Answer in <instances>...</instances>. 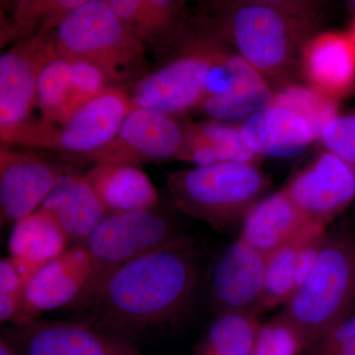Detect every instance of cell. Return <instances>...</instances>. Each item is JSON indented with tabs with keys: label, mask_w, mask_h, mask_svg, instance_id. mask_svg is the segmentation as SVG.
I'll return each mask as SVG.
<instances>
[{
	"label": "cell",
	"mask_w": 355,
	"mask_h": 355,
	"mask_svg": "<svg viewBox=\"0 0 355 355\" xmlns=\"http://www.w3.org/2000/svg\"><path fill=\"white\" fill-rule=\"evenodd\" d=\"M193 237H183L116 270L83 312L85 321L127 338L177 323L197 294L200 268Z\"/></svg>",
	"instance_id": "6da1fadb"
},
{
	"label": "cell",
	"mask_w": 355,
	"mask_h": 355,
	"mask_svg": "<svg viewBox=\"0 0 355 355\" xmlns=\"http://www.w3.org/2000/svg\"><path fill=\"white\" fill-rule=\"evenodd\" d=\"M323 1L238 0L217 4L216 21L231 46L275 91L294 83L301 51L323 22Z\"/></svg>",
	"instance_id": "7a4b0ae2"
},
{
	"label": "cell",
	"mask_w": 355,
	"mask_h": 355,
	"mask_svg": "<svg viewBox=\"0 0 355 355\" xmlns=\"http://www.w3.org/2000/svg\"><path fill=\"white\" fill-rule=\"evenodd\" d=\"M355 313V233L327 232L316 266L280 314L300 331L307 350Z\"/></svg>",
	"instance_id": "3957f363"
},
{
	"label": "cell",
	"mask_w": 355,
	"mask_h": 355,
	"mask_svg": "<svg viewBox=\"0 0 355 355\" xmlns=\"http://www.w3.org/2000/svg\"><path fill=\"white\" fill-rule=\"evenodd\" d=\"M270 179L258 166L225 162L172 173L167 187L175 205L187 216L217 230L241 222L265 197Z\"/></svg>",
	"instance_id": "277c9868"
},
{
	"label": "cell",
	"mask_w": 355,
	"mask_h": 355,
	"mask_svg": "<svg viewBox=\"0 0 355 355\" xmlns=\"http://www.w3.org/2000/svg\"><path fill=\"white\" fill-rule=\"evenodd\" d=\"M55 40L60 55L96 65L110 83L130 80L146 62V44L108 0H84L58 26Z\"/></svg>",
	"instance_id": "5b68a950"
},
{
	"label": "cell",
	"mask_w": 355,
	"mask_h": 355,
	"mask_svg": "<svg viewBox=\"0 0 355 355\" xmlns=\"http://www.w3.org/2000/svg\"><path fill=\"white\" fill-rule=\"evenodd\" d=\"M182 28L176 58L140 79L132 95V108H146L176 116L198 109L205 99L210 67L229 42L216 21L202 30Z\"/></svg>",
	"instance_id": "8992f818"
},
{
	"label": "cell",
	"mask_w": 355,
	"mask_h": 355,
	"mask_svg": "<svg viewBox=\"0 0 355 355\" xmlns=\"http://www.w3.org/2000/svg\"><path fill=\"white\" fill-rule=\"evenodd\" d=\"M175 222L155 209L109 214L83 243L92 270L72 307L84 311L116 270L183 237Z\"/></svg>",
	"instance_id": "52a82bcc"
},
{
	"label": "cell",
	"mask_w": 355,
	"mask_h": 355,
	"mask_svg": "<svg viewBox=\"0 0 355 355\" xmlns=\"http://www.w3.org/2000/svg\"><path fill=\"white\" fill-rule=\"evenodd\" d=\"M130 110V96L111 86L62 123L53 125L43 120H28L0 135L1 144L85 156L99 150L116 137Z\"/></svg>",
	"instance_id": "ba28073f"
},
{
	"label": "cell",
	"mask_w": 355,
	"mask_h": 355,
	"mask_svg": "<svg viewBox=\"0 0 355 355\" xmlns=\"http://www.w3.org/2000/svg\"><path fill=\"white\" fill-rule=\"evenodd\" d=\"M58 53L55 33L22 40L0 58V135L29 120L42 70Z\"/></svg>",
	"instance_id": "9c48e42d"
},
{
	"label": "cell",
	"mask_w": 355,
	"mask_h": 355,
	"mask_svg": "<svg viewBox=\"0 0 355 355\" xmlns=\"http://www.w3.org/2000/svg\"><path fill=\"white\" fill-rule=\"evenodd\" d=\"M184 125L170 114L132 108L107 146L84 156L96 164L137 166L151 161L176 160L184 142Z\"/></svg>",
	"instance_id": "30bf717a"
},
{
	"label": "cell",
	"mask_w": 355,
	"mask_h": 355,
	"mask_svg": "<svg viewBox=\"0 0 355 355\" xmlns=\"http://www.w3.org/2000/svg\"><path fill=\"white\" fill-rule=\"evenodd\" d=\"M19 355H144L127 338L87 321H36L6 336Z\"/></svg>",
	"instance_id": "8fae6325"
},
{
	"label": "cell",
	"mask_w": 355,
	"mask_h": 355,
	"mask_svg": "<svg viewBox=\"0 0 355 355\" xmlns=\"http://www.w3.org/2000/svg\"><path fill=\"white\" fill-rule=\"evenodd\" d=\"M266 256L238 237L212 268L210 296L216 314H261Z\"/></svg>",
	"instance_id": "7c38bea8"
},
{
	"label": "cell",
	"mask_w": 355,
	"mask_h": 355,
	"mask_svg": "<svg viewBox=\"0 0 355 355\" xmlns=\"http://www.w3.org/2000/svg\"><path fill=\"white\" fill-rule=\"evenodd\" d=\"M284 189L307 216L329 223L354 202L355 166L324 150Z\"/></svg>",
	"instance_id": "4fadbf2b"
},
{
	"label": "cell",
	"mask_w": 355,
	"mask_h": 355,
	"mask_svg": "<svg viewBox=\"0 0 355 355\" xmlns=\"http://www.w3.org/2000/svg\"><path fill=\"white\" fill-rule=\"evenodd\" d=\"M64 173L32 153L0 148V214L2 223L30 216L42 207Z\"/></svg>",
	"instance_id": "5bb4252c"
},
{
	"label": "cell",
	"mask_w": 355,
	"mask_h": 355,
	"mask_svg": "<svg viewBox=\"0 0 355 355\" xmlns=\"http://www.w3.org/2000/svg\"><path fill=\"white\" fill-rule=\"evenodd\" d=\"M91 270L90 256L81 244L42 266L26 288L23 324L36 321L46 311L73 305L85 288Z\"/></svg>",
	"instance_id": "9a60e30c"
},
{
	"label": "cell",
	"mask_w": 355,
	"mask_h": 355,
	"mask_svg": "<svg viewBox=\"0 0 355 355\" xmlns=\"http://www.w3.org/2000/svg\"><path fill=\"white\" fill-rule=\"evenodd\" d=\"M299 71L306 86L340 101L355 88V46L349 34L317 33L305 44Z\"/></svg>",
	"instance_id": "2e32d148"
},
{
	"label": "cell",
	"mask_w": 355,
	"mask_h": 355,
	"mask_svg": "<svg viewBox=\"0 0 355 355\" xmlns=\"http://www.w3.org/2000/svg\"><path fill=\"white\" fill-rule=\"evenodd\" d=\"M240 127L248 146L261 158L295 157L316 140L303 116L273 105L252 114Z\"/></svg>",
	"instance_id": "e0dca14e"
},
{
	"label": "cell",
	"mask_w": 355,
	"mask_h": 355,
	"mask_svg": "<svg viewBox=\"0 0 355 355\" xmlns=\"http://www.w3.org/2000/svg\"><path fill=\"white\" fill-rule=\"evenodd\" d=\"M284 188L254 203L241 221L239 237L261 253L270 254L312 220Z\"/></svg>",
	"instance_id": "ac0fdd59"
},
{
	"label": "cell",
	"mask_w": 355,
	"mask_h": 355,
	"mask_svg": "<svg viewBox=\"0 0 355 355\" xmlns=\"http://www.w3.org/2000/svg\"><path fill=\"white\" fill-rule=\"evenodd\" d=\"M184 142L176 160L193 163L196 167L219 163H246L258 166L261 157L248 146L241 127L236 123L212 120L184 125Z\"/></svg>",
	"instance_id": "d6986e66"
},
{
	"label": "cell",
	"mask_w": 355,
	"mask_h": 355,
	"mask_svg": "<svg viewBox=\"0 0 355 355\" xmlns=\"http://www.w3.org/2000/svg\"><path fill=\"white\" fill-rule=\"evenodd\" d=\"M41 207L55 216L70 240L81 244L109 214L86 175L64 174Z\"/></svg>",
	"instance_id": "ffe728a7"
},
{
	"label": "cell",
	"mask_w": 355,
	"mask_h": 355,
	"mask_svg": "<svg viewBox=\"0 0 355 355\" xmlns=\"http://www.w3.org/2000/svg\"><path fill=\"white\" fill-rule=\"evenodd\" d=\"M109 214L155 209L158 193L137 166L97 164L86 174Z\"/></svg>",
	"instance_id": "44dd1931"
},
{
	"label": "cell",
	"mask_w": 355,
	"mask_h": 355,
	"mask_svg": "<svg viewBox=\"0 0 355 355\" xmlns=\"http://www.w3.org/2000/svg\"><path fill=\"white\" fill-rule=\"evenodd\" d=\"M70 238L55 216L40 207L14 223L8 240L11 258L39 270L67 250Z\"/></svg>",
	"instance_id": "7402d4cb"
},
{
	"label": "cell",
	"mask_w": 355,
	"mask_h": 355,
	"mask_svg": "<svg viewBox=\"0 0 355 355\" xmlns=\"http://www.w3.org/2000/svg\"><path fill=\"white\" fill-rule=\"evenodd\" d=\"M275 96V89L265 76L242 58L227 92L209 98L198 110L212 120L241 125L252 114L270 106Z\"/></svg>",
	"instance_id": "603a6c76"
},
{
	"label": "cell",
	"mask_w": 355,
	"mask_h": 355,
	"mask_svg": "<svg viewBox=\"0 0 355 355\" xmlns=\"http://www.w3.org/2000/svg\"><path fill=\"white\" fill-rule=\"evenodd\" d=\"M328 223L312 219L291 240L266 256L265 289L261 313L284 306L295 291L294 266L299 251L327 232Z\"/></svg>",
	"instance_id": "cb8c5ba5"
},
{
	"label": "cell",
	"mask_w": 355,
	"mask_h": 355,
	"mask_svg": "<svg viewBox=\"0 0 355 355\" xmlns=\"http://www.w3.org/2000/svg\"><path fill=\"white\" fill-rule=\"evenodd\" d=\"M116 14L146 43L176 36L184 6L177 0H108Z\"/></svg>",
	"instance_id": "d4e9b609"
},
{
	"label": "cell",
	"mask_w": 355,
	"mask_h": 355,
	"mask_svg": "<svg viewBox=\"0 0 355 355\" xmlns=\"http://www.w3.org/2000/svg\"><path fill=\"white\" fill-rule=\"evenodd\" d=\"M261 324L258 315L218 313L196 345L193 355H252Z\"/></svg>",
	"instance_id": "484cf974"
},
{
	"label": "cell",
	"mask_w": 355,
	"mask_h": 355,
	"mask_svg": "<svg viewBox=\"0 0 355 355\" xmlns=\"http://www.w3.org/2000/svg\"><path fill=\"white\" fill-rule=\"evenodd\" d=\"M272 105L291 109L303 116L312 128L316 140L321 139L327 125L340 114L338 101L297 83L275 91Z\"/></svg>",
	"instance_id": "4316f807"
},
{
	"label": "cell",
	"mask_w": 355,
	"mask_h": 355,
	"mask_svg": "<svg viewBox=\"0 0 355 355\" xmlns=\"http://www.w3.org/2000/svg\"><path fill=\"white\" fill-rule=\"evenodd\" d=\"M84 0H25L19 1L14 10V25H10L4 38L33 33L49 34L58 29L70 11L80 6ZM2 37V39H3Z\"/></svg>",
	"instance_id": "83f0119b"
},
{
	"label": "cell",
	"mask_w": 355,
	"mask_h": 355,
	"mask_svg": "<svg viewBox=\"0 0 355 355\" xmlns=\"http://www.w3.org/2000/svg\"><path fill=\"white\" fill-rule=\"evenodd\" d=\"M71 81V60L58 55L42 70L39 77L37 105L42 120L58 123L62 116Z\"/></svg>",
	"instance_id": "f1b7e54d"
},
{
	"label": "cell",
	"mask_w": 355,
	"mask_h": 355,
	"mask_svg": "<svg viewBox=\"0 0 355 355\" xmlns=\"http://www.w3.org/2000/svg\"><path fill=\"white\" fill-rule=\"evenodd\" d=\"M38 270L14 261L11 257L0 261V321L14 327L24 320L26 288Z\"/></svg>",
	"instance_id": "f546056e"
},
{
	"label": "cell",
	"mask_w": 355,
	"mask_h": 355,
	"mask_svg": "<svg viewBox=\"0 0 355 355\" xmlns=\"http://www.w3.org/2000/svg\"><path fill=\"white\" fill-rule=\"evenodd\" d=\"M109 87L111 86L108 77L99 67L85 60H71L69 97L58 123L67 120L79 109L99 97Z\"/></svg>",
	"instance_id": "4dcf8cb0"
},
{
	"label": "cell",
	"mask_w": 355,
	"mask_h": 355,
	"mask_svg": "<svg viewBox=\"0 0 355 355\" xmlns=\"http://www.w3.org/2000/svg\"><path fill=\"white\" fill-rule=\"evenodd\" d=\"M307 347L300 331L282 314L261 322L252 355H305Z\"/></svg>",
	"instance_id": "1f68e13d"
},
{
	"label": "cell",
	"mask_w": 355,
	"mask_h": 355,
	"mask_svg": "<svg viewBox=\"0 0 355 355\" xmlns=\"http://www.w3.org/2000/svg\"><path fill=\"white\" fill-rule=\"evenodd\" d=\"M320 141L326 150L355 166V110L331 121Z\"/></svg>",
	"instance_id": "d6a6232c"
},
{
	"label": "cell",
	"mask_w": 355,
	"mask_h": 355,
	"mask_svg": "<svg viewBox=\"0 0 355 355\" xmlns=\"http://www.w3.org/2000/svg\"><path fill=\"white\" fill-rule=\"evenodd\" d=\"M305 355H355V313L320 338Z\"/></svg>",
	"instance_id": "836d02e7"
},
{
	"label": "cell",
	"mask_w": 355,
	"mask_h": 355,
	"mask_svg": "<svg viewBox=\"0 0 355 355\" xmlns=\"http://www.w3.org/2000/svg\"><path fill=\"white\" fill-rule=\"evenodd\" d=\"M327 232L307 243L299 251L297 258H296L295 266H294L293 279L295 291L304 284L305 280L312 272L313 268L316 266L322 248H323L324 236H326Z\"/></svg>",
	"instance_id": "e575fe53"
},
{
	"label": "cell",
	"mask_w": 355,
	"mask_h": 355,
	"mask_svg": "<svg viewBox=\"0 0 355 355\" xmlns=\"http://www.w3.org/2000/svg\"><path fill=\"white\" fill-rule=\"evenodd\" d=\"M0 355H19L6 340V336H1L0 338Z\"/></svg>",
	"instance_id": "d590c367"
},
{
	"label": "cell",
	"mask_w": 355,
	"mask_h": 355,
	"mask_svg": "<svg viewBox=\"0 0 355 355\" xmlns=\"http://www.w3.org/2000/svg\"><path fill=\"white\" fill-rule=\"evenodd\" d=\"M350 38H352V42H354L355 46V19L354 23L352 25V29H350V32L349 33Z\"/></svg>",
	"instance_id": "8d00e7d4"
},
{
	"label": "cell",
	"mask_w": 355,
	"mask_h": 355,
	"mask_svg": "<svg viewBox=\"0 0 355 355\" xmlns=\"http://www.w3.org/2000/svg\"><path fill=\"white\" fill-rule=\"evenodd\" d=\"M349 6L350 7V9H352V10L355 13V0H354V1H349Z\"/></svg>",
	"instance_id": "74e56055"
}]
</instances>
